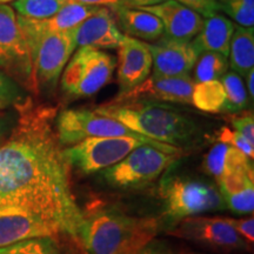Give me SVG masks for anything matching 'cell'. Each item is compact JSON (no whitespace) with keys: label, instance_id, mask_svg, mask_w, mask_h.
<instances>
[{"label":"cell","instance_id":"6da1fadb","mask_svg":"<svg viewBox=\"0 0 254 254\" xmlns=\"http://www.w3.org/2000/svg\"><path fill=\"white\" fill-rule=\"evenodd\" d=\"M15 110L17 123L0 144V200L33 209L80 244L84 213L57 136V109L27 97Z\"/></svg>","mask_w":254,"mask_h":254},{"label":"cell","instance_id":"7a4b0ae2","mask_svg":"<svg viewBox=\"0 0 254 254\" xmlns=\"http://www.w3.org/2000/svg\"><path fill=\"white\" fill-rule=\"evenodd\" d=\"M94 112L123 123L139 134L185 151L193 147L201 129L192 118L166 104L153 100L110 101Z\"/></svg>","mask_w":254,"mask_h":254},{"label":"cell","instance_id":"3957f363","mask_svg":"<svg viewBox=\"0 0 254 254\" xmlns=\"http://www.w3.org/2000/svg\"><path fill=\"white\" fill-rule=\"evenodd\" d=\"M159 230L158 219L101 207L84 214L80 244L86 254H136Z\"/></svg>","mask_w":254,"mask_h":254},{"label":"cell","instance_id":"277c9868","mask_svg":"<svg viewBox=\"0 0 254 254\" xmlns=\"http://www.w3.org/2000/svg\"><path fill=\"white\" fill-rule=\"evenodd\" d=\"M18 15V14H17ZM26 38L37 91H52L75 49L73 30L51 32L41 30L33 19L18 15Z\"/></svg>","mask_w":254,"mask_h":254},{"label":"cell","instance_id":"5b68a950","mask_svg":"<svg viewBox=\"0 0 254 254\" xmlns=\"http://www.w3.org/2000/svg\"><path fill=\"white\" fill-rule=\"evenodd\" d=\"M163 219L171 227L190 217L226 207L219 190L206 180L182 174L166 176L159 185Z\"/></svg>","mask_w":254,"mask_h":254},{"label":"cell","instance_id":"8992f818","mask_svg":"<svg viewBox=\"0 0 254 254\" xmlns=\"http://www.w3.org/2000/svg\"><path fill=\"white\" fill-rule=\"evenodd\" d=\"M142 145H151L167 153L184 154L183 150L157 140H141L127 136H92L65 147L64 155L69 167L75 168L78 172L88 176L113 166L127 157L133 150Z\"/></svg>","mask_w":254,"mask_h":254},{"label":"cell","instance_id":"52a82bcc","mask_svg":"<svg viewBox=\"0 0 254 254\" xmlns=\"http://www.w3.org/2000/svg\"><path fill=\"white\" fill-rule=\"evenodd\" d=\"M179 157L151 145H142L122 161L101 171V176L107 185L117 190L145 189L157 182Z\"/></svg>","mask_w":254,"mask_h":254},{"label":"cell","instance_id":"ba28073f","mask_svg":"<svg viewBox=\"0 0 254 254\" xmlns=\"http://www.w3.org/2000/svg\"><path fill=\"white\" fill-rule=\"evenodd\" d=\"M116 59L93 47H79L66 64L60 79L64 93L71 98H88L109 84L116 69Z\"/></svg>","mask_w":254,"mask_h":254},{"label":"cell","instance_id":"9c48e42d","mask_svg":"<svg viewBox=\"0 0 254 254\" xmlns=\"http://www.w3.org/2000/svg\"><path fill=\"white\" fill-rule=\"evenodd\" d=\"M0 71L38 94L26 38L11 6L0 4Z\"/></svg>","mask_w":254,"mask_h":254},{"label":"cell","instance_id":"30bf717a","mask_svg":"<svg viewBox=\"0 0 254 254\" xmlns=\"http://www.w3.org/2000/svg\"><path fill=\"white\" fill-rule=\"evenodd\" d=\"M56 132L62 146H71L86 138H111V136H127V138L153 140L124 125L118 120L101 116L90 109H66L56 117Z\"/></svg>","mask_w":254,"mask_h":254},{"label":"cell","instance_id":"8fae6325","mask_svg":"<svg viewBox=\"0 0 254 254\" xmlns=\"http://www.w3.org/2000/svg\"><path fill=\"white\" fill-rule=\"evenodd\" d=\"M59 233L57 225L38 212L0 200V249L34 238H55Z\"/></svg>","mask_w":254,"mask_h":254},{"label":"cell","instance_id":"7c38bea8","mask_svg":"<svg viewBox=\"0 0 254 254\" xmlns=\"http://www.w3.org/2000/svg\"><path fill=\"white\" fill-rule=\"evenodd\" d=\"M174 237L205 244L218 250L243 251L250 244L224 218L195 215L184 219L170 232Z\"/></svg>","mask_w":254,"mask_h":254},{"label":"cell","instance_id":"4fadbf2b","mask_svg":"<svg viewBox=\"0 0 254 254\" xmlns=\"http://www.w3.org/2000/svg\"><path fill=\"white\" fill-rule=\"evenodd\" d=\"M195 84V80L190 75L163 77V75L152 74L132 90L118 93L111 101L119 103V101L153 100L192 105V93Z\"/></svg>","mask_w":254,"mask_h":254},{"label":"cell","instance_id":"5bb4252c","mask_svg":"<svg viewBox=\"0 0 254 254\" xmlns=\"http://www.w3.org/2000/svg\"><path fill=\"white\" fill-rule=\"evenodd\" d=\"M148 49L153 62L152 74L163 77L190 75L199 57L190 40L165 37L158 43L148 44Z\"/></svg>","mask_w":254,"mask_h":254},{"label":"cell","instance_id":"9a60e30c","mask_svg":"<svg viewBox=\"0 0 254 254\" xmlns=\"http://www.w3.org/2000/svg\"><path fill=\"white\" fill-rule=\"evenodd\" d=\"M125 34L119 30L116 17L109 7H100L86 20L73 28L75 47H93L97 50L118 49Z\"/></svg>","mask_w":254,"mask_h":254},{"label":"cell","instance_id":"2e32d148","mask_svg":"<svg viewBox=\"0 0 254 254\" xmlns=\"http://www.w3.org/2000/svg\"><path fill=\"white\" fill-rule=\"evenodd\" d=\"M152 55L148 44L131 37H124L118 47L119 93L141 84L152 71Z\"/></svg>","mask_w":254,"mask_h":254},{"label":"cell","instance_id":"e0dca14e","mask_svg":"<svg viewBox=\"0 0 254 254\" xmlns=\"http://www.w3.org/2000/svg\"><path fill=\"white\" fill-rule=\"evenodd\" d=\"M138 8L155 15L163 24L166 37L173 39L192 40L204 25L201 15L177 0H166L160 4Z\"/></svg>","mask_w":254,"mask_h":254},{"label":"cell","instance_id":"ac0fdd59","mask_svg":"<svg viewBox=\"0 0 254 254\" xmlns=\"http://www.w3.org/2000/svg\"><path fill=\"white\" fill-rule=\"evenodd\" d=\"M236 25L221 14H214L204 20L201 31L190 44L198 55L206 52H217L228 58L230 44Z\"/></svg>","mask_w":254,"mask_h":254},{"label":"cell","instance_id":"d6986e66","mask_svg":"<svg viewBox=\"0 0 254 254\" xmlns=\"http://www.w3.org/2000/svg\"><path fill=\"white\" fill-rule=\"evenodd\" d=\"M114 17L127 37H135V39L155 41L165 33L161 21L148 12L139 8H129L125 6H117L111 8Z\"/></svg>","mask_w":254,"mask_h":254},{"label":"cell","instance_id":"ffe728a7","mask_svg":"<svg viewBox=\"0 0 254 254\" xmlns=\"http://www.w3.org/2000/svg\"><path fill=\"white\" fill-rule=\"evenodd\" d=\"M230 62L232 71L241 78L254 68V28L236 26L230 44Z\"/></svg>","mask_w":254,"mask_h":254},{"label":"cell","instance_id":"44dd1931","mask_svg":"<svg viewBox=\"0 0 254 254\" xmlns=\"http://www.w3.org/2000/svg\"><path fill=\"white\" fill-rule=\"evenodd\" d=\"M99 8L98 6L82 5L74 0H71L67 4L64 5L53 17L44 19V20H36V19L33 20L41 30L51 32L71 31L92 14H94Z\"/></svg>","mask_w":254,"mask_h":254},{"label":"cell","instance_id":"7402d4cb","mask_svg":"<svg viewBox=\"0 0 254 254\" xmlns=\"http://www.w3.org/2000/svg\"><path fill=\"white\" fill-rule=\"evenodd\" d=\"M226 93L220 80L196 82L192 93V105L196 109L208 113L224 111Z\"/></svg>","mask_w":254,"mask_h":254},{"label":"cell","instance_id":"603a6c76","mask_svg":"<svg viewBox=\"0 0 254 254\" xmlns=\"http://www.w3.org/2000/svg\"><path fill=\"white\" fill-rule=\"evenodd\" d=\"M220 82L226 93L225 112L238 113L249 107V93L240 75L233 71L226 72L220 78Z\"/></svg>","mask_w":254,"mask_h":254},{"label":"cell","instance_id":"cb8c5ba5","mask_svg":"<svg viewBox=\"0 0 254 254\" xmlns=\"http://www.w3.org/2000/svg\"><path fill=\"white\" fill-rule=\"evenodd\" d=\"M228 69L226 57L217 52H206L198 57L194 65L195 82L220 80Z\"/></svg>","mask_w":254,"mask_h":254},{"label":"cell","instance_id":"d4e9b609","mask_svg":"<svg viewBox=\"0 0 254 254\" xmlns=\"http://www.w3.org/2000/svg\"><path fill=\"white\" fill-rule=\"evenodd\" d=\"M69 1L71 0H17L13 8L20 17L44 20L53 17Z\"/></svg>","mask_w":254,"mask_h":254},{"label":"cell","instance_id":"484cf974","mask_svg":"<svg viewBox=\"0 0 254 254\" xmlns=\"http://www.w3.org/2000/svg\"><path fill=\"white\" fill-rule=\"evenodd\" d=\"M2 254H60L55 238H34L0 249Z\"/></svg>","mask_w":254,"mask_h":254},{"label":"cell","instance_id":"4316f807","mask_svg":"<svg viewBox=\"0 0 254 254\" xmlns=\"http://www.w3.org/2000/svg\"><path fill=\"white\" fill-rule=\"evenodd\" d=\"M220 7L239 26L253 27L254 0H225L220 2Z\"/></svg>","mask_w":254,"mask_h":254},{"label":"cell","instance_id":"83f0119b","mask_svg":"<svg viewBox=\"0 0 254 254\" xmlns=\"http://www.w3.org/2000/svg\"><path fill=\"white\" fill-rule=\"evenodd\" d=\"M26 98L23 87L0 71V111L15 107Z\"/></svg>","mask_w":254,"mask_h":254},{"label":"cell","instance_id":"f1b7e54d","mask_svg":"<svg viewBox=\"0 0 254 254\" xmlns=\"http://www.w3.org/2000/svg\"><path fill=\"white\" fill-rule=\"evenodd\" d=\"M225 205L237 214L253 213L254 209V186L222 196Z\"/></svg>","mask_w":254,"mask_h":254},{"label":"cell","instance_id":"f546056e","mask_svg":"<svg viewBox=\"0 0 254 254\" xmlns=\"http://www.w3.org/2000/svg\"><path fill=\"white\" fill-rule=\"evenodd\" d=\"M218 140L219 142H225L237 150H239L245 153L250 159L254 158V144L250 142L241 133L233 131L228 127H222L218 132Z\"/></svg>","mask_w":254,"mask_h":254},{"label":"cell","instance_id":"4dcf8cb0","mask_svg":"<svg viewBox=\"0 0 254 254\" xmlns=\"http://www.w3.org/2000/svg\"><path fill=\"white\" fill-rule=\"evenodd\" d=\"M230 123L234 131L241 133L247 140L254 144V118L252 112L233 114L230 117Z\"/></svg>","mask_w":254,"mask_h":254},{"label":"cell","instance_id":"1f68e13d","mask_svg":"<svg viewBox=\"0 0 254 254\" xmlns=\"http://www.w3.org/2000/svg\"><path fill=\"white\" fill-rule=\"evenodd\" d=\"M177 1L205 18L218 14L219 11H221L220 2H218L217 0H177Z\"/></svg>","mask_w":254,"mask_h":254},{"label":"cell","instance_id":"d6a6232c","mask_svg":"<svg viewBox=\"0 0 254 254\" xmlns=\"http://www.w3.org/2000/svg\"><path fill=\"white\" fill-rule=\"evenodd\" d=\"M227 224H230L236 232L240 234L249 244L254 241V218L245 219H234V218H224Z\"/></svg>","mask_w":254,"mask_h":254},{"label":"cell","instance_id":"836d02e7","mask_svg":"<svg viewBox=\"0 0 254 254\" xmlns=\"http://www.w3.org/2000/svg\"><path fill=\"white\" fill-rule=\"evenodd\" d=\"M136 254H178L171 249L170 246H167V244L163 243V241L158 240H152L151 243H148L140 252Z\"/></svg>","mask_w":254,"mask_h":254},{"label":"cell","instance_id":"e575fe53","mask_svg":"<svg viewBox=\"0 0 254 254\" xmlns=\"http://www.w3.org/2000/svg\"><path fill=\"white\" fill-rule=\"evenodd\" d=\"M82 5L98 6V7H117L122 5V0H74Z\"/></svg>","mask_w":254,"mask_h":254},{"label":"cell","instance_id":"d590c367","mask_svg":"<svg viewBox=\"0 0 254 254\" xmlns=\"http://www.w3.org/2000/svg\"><path fill=\"white\" fill-rule=\"evenodd\" d=\"M164 1H166V0H122V6L129 8H138L146 7V6H153Z\"/></svg>","mask_w":254,"mask_h":254},{"label":"cell","instance_id":"8d00e7d4","mask_svg":"<svg viewBox=\"0 0 254 254\" xmlns=\"http://www.w3.org/2000/svg\"><path fill=\"white\" fill-rule=\"evenodd\" d=\"M11 120L5 118V117L0 116V139H2L7 133L12 129Z\"/></svg>","mask_w":254,"mask_h":254},{"label":"cell","instance_id":"74e56055","mask_svg":"<svg viewBox=\"0 0 254 254\" xmlns=\"http://www.w3.org/2000/svg\"><path fill=\"white\" fill-rule=\"evenodd\" d=\"M246 90L247 93L250 94L251 99H253L254 97V68L251 69V71L247 73L246 75Z\"/></svg>","mask_w":254,"mask_h":254},{"label":"cell","instance_id":"f35d334b","mask_svg":"<svg viewBox=\"0 0 254 254\" xmlns=\"http://www.w3.org/2000/svg\"><path fill=\"white\" fill-rule=\"evenodd\" d=\"M14 1V0H0V4H6V2H11Z\"/></svg>","mask_w":254,"mask_h":254},{"label":"cell","instance_id":"ab89813d","mask_svg":"<svg viewBox=\"0 0 254 254\" xmlns=\"http://www.w3.org/2000/svg\"><path fill=\"white\" fill-rule=\"evenodd\" d=\"M184 254H199V253H193V252H186V253H184Z\"/></svg>","mask_w":254,"mask_h":254},{"label":"cell","instance_id":"60d3db41","mask_svg":"<svg viewBox=\"0 0 254 254\" xmlns=\"http://www.w3.org/2000/svg\"><path fill=\"white\" fill-rule=\"evenodd\" d=\"M219 1H220V2H222V1H225V0H219Z\"/></svg>","mask_w":254,"mask_h":254},{"label":"cell","instance_id":"b9f144b4","mask_svg":"<svg viewBox=\"0 0 254 254\" xmlns=\"http://www.w3.org/2000/svg\"><path fill=\"white\" fill-rule=\"evenodd\" d=\"M1 142H2V139H0V144H1Z\"/></svg>","mask_w":254,"mask_h":254},{"label":"cell","instance_id":"7bdbcfd3","mask_svg":"<svg viewBox=\"0 0 254 254\" xmlns=\"http://www.w3.org/2000/svg\"><path fill=\"white\" fill-rule=\"evenodd\" d=\"M0 254H2V252H1V251H0Z\"/></svg>","mask_w":254,"mask_h":254}]
</instances>
